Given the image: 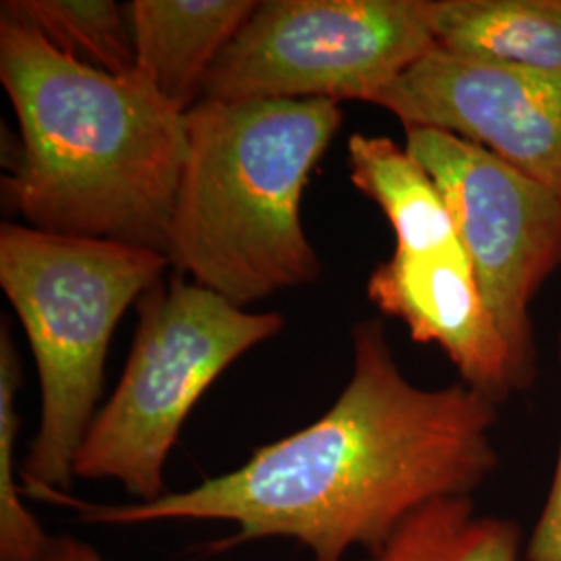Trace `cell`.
Wrapping results in <instances>:
<instances>
[{
    "label": "cell",
    "instance_id": "1",
    "mask_svg": "<svg viewBox=\"0 0 561 561\" xmlns=\"http://www.w3.org/2000/svg\"><path fill=\"white\" fill-rule=\"evenodd\" d=\"M497 403L463 382L424 389L408 381L381 324L354 327V368L319 421L262 445L238 470L150 503L101 505L48 491L94 526L225 522L221 553L289 539L312 561L377 553L403 522L439 500L472 497L497 468Z\"/></svg>",
    "mask_w": 561,
    "mask_h": 561
},
{
    "label": "cell",
    "instance_id": "2",
    "mask_svg": "<svg viewBox=\"0 0 561 561\" xmlns=\"http://www.w3.org/2000/svg\"><path fill=\"white\" fill-rule=\"evenodd\" d=\"M0 81L21 134L2 196L27 227L167 256L187 154L185 113L138 71L88 67L7 15Z\"/></svg>",
    "mask_w": 561,
    "mask_h": 561
},
{
    "label": "cell",
    "instance_id": "3",
    "mask_svg": "<svg viewBox=\"0 0 561 561\" xmlns=\"http://www.w3.org/2000/svg\"><path fill=\"white\" fill-rule=\"evenodd\" d=\"M185 123L171 264L240 308L319 279L301 194L340 131V102L201 101Z\"/></svg>",
    "mask_w": 561,
    "mask_h": 561
},
{
    "label": "cell",
    "instance_id": "4",
    "mask_svg": "<svg viewBox=\"0 0 561 561\" xmlns=\"http://www.w3.org/2000/svg\"><path fill=\"white\" fill-rule=\"evenodd\" d=\"M169 264L140 245L0 227V285L27 333L41 382V422L21 466L25 497L69 493L76 456L99 414L113 333Z\"/></svg>",
    "mask_w": 561,
    "mask_h": 561
},
{
    "label": "cell",
    "instance_id": "5",
    "mask_svg": "<svg viewBox=\"0 0 561 561\" xmlns=\"http://www.w3.org/2000/svg\"><path fill=\"white\" fill-rule=\"evenodd\" d=\"M119 382L73 463L81 481H117L136 500L167 495L164 466L208 387L283 329L277 312H248L183 275L150 287Z\"/></svg>",
    "mask_w": 561,
    "mask_h": 561
},
{
    "label": "cell",
    "instance_id": "6",
    "mask_svg": "<svg viewBox=\"0 0 561 561\" xmlns=\"http://www.w3.org/2000/svg\"><path fill=\"white\" fill-rule=\"evenodd\" d=\"M437 50L424 0H266L225 46L202 101H362Z\"/></svg>",
    "mask_w": 561,
    "mask_h": 561
},
{
    "label": "cell",
    "instance_id": "7",
    "mask_svg": "<svg viewBox=\"0 0 561 561\" xmlns=\"http://www.w3.org/2000/svg\"><path fill=\"white\" fill-rule=\"evenodd\" d=\"M405 148L442 190L484 304L530 385V304L561 266L560 194L449 131L405 127Z\"/></svg>",
    "mask_w": 561,
    "mask_h": 561
},
{
    "label": "cell",
    "instance_id": "8",
    "mask_svg": "<svg viewBox=\"0 0 561 561\" xmlns=\"http://www.w3.org/2000/svg\"><path fill=\"white\" fill-rule=\"evenodd\" d=\"M486 148L561 196V73L433 50L370 102Z\"/></svg>",
    "mask_w": 561,
    "mask_h": 561
},
{
    "label": "cell",
    "instance_id": "9",
    "mask_svg": "<svg viewBox=\"0 0 561 561\" xmlns=\"http://www.w3.org/2000/svg\"><path fill=\"white\" fill-rule=\"evenodd\" d=\"M368 298L408 327L416 343H435L461 382L497 405L528 387L493 321L466 252L396 250L368 279Z\"/></svg>",
    "mask_w": 561,
    "mask_h": 561
},
{
    "label": "cell",
    "instance_id": "10",
    "mask_svg": "<svg viewBox=\"0 0 561 561\" xmlns=\"http://www.w3.org/2000/svg\"><path fill=\"white\" fill-rule=\"evenodd\" d=\"M254 0H134L127 4L136 71L164 101L187 113L225 46L254 13Z\"/></svg>",
    "mask_w": 561,
    "mask_h": 561
},
{
    "label": "cell",
    "instance_id": "11",
    "mask_svg": "<svg viewBox=\"0 0 561 561\" xmlns=\"http://www.w3.org/2000/svg\"><path fill=\"white\" fill-rule=\"evenodd\" d=\"M443 53L561 73V0H424Z\"/></svg>",
    "mask_w": 561,
    "mask_h": 561
},
{
    "label": "cell",
    "instance_id": "12",
    "mask_svg": "<svg viewBox=\"0 0 561 561\" xmlns=\"http://www.w3.org/2000/svg\"><path fill=\"white\" fill-rule=\"evenodd\" d=\"M350 178L375 202L408 254L466 252L442 190L408 148L385 136L354 134L347 141Z\"/></svg>",
    "mask_w": 561,
    "mask_h": 561
},
{
    "label": "cell",
    "instance_id": "13",
    "mask_svg": "<svg viewBox=\"0 0 561 561\" xmlns=\"http://www.w3.org/2000/svg\"><path fill=\"white\" fill-rule=\"evenodd\" d=\"M368 561H520L518 524L481 514L472 497L433 502Z\"/></svg>",
    "mask_w": 561,
    "mask_h": 561
},
{
    "label": "cell",
    "instance_id": "14",
    "mask_svg": "<svg viewBox=\"0 0 561 561\" xmlns=\"http://www.w3.org/2000/svg\"><path fill=\"white\" fill-rule=\"evenodd\" d=\"M0 15L38 30L62 55L113 76L136 71L127 4L113 0H4Z\"/></svg>",
    "mask_w": 561,
    "mask_h": 561
},
{
    "label": "cell",
    "instance_id": "15",
    "mask_svg": "<svg viewBox=\"0 0 561 561\" xmlns=\"http://www.w3.org/2000/svg\"><path fill=\"white\" fill-rule=\"evenodd\" d=\"M21 366L7 322L0 327V561H36L50 541L38 518L27 510L18 484L15 442L20 431L18 389Z\"/></svg>",
    "mask_w": 561,
    "mask_h": 561
},
{
    "label": "cell",
    "instance_id": "16",
    "mask_svg": "<svg viewBox=\"0 0 561 561\" xmlns=\"http://www.w3.org/2000/svg\"><path fill=\"white\" fill-rule=\"evenodd\" d=\"M524 560L561 561V437L551 489L526 545Z\"/></svg>",
    "mask_w": 561,
    "mask_h": 561
},
{
    "label": "cell",
    "instance_id": "17",
    "mask_svg": "<svg viewBox=\"0 0 561 561\" xmlns=\"http://www.w3.org/2000/svg\"><path fill=\"white\" fill-rule=\"evenodd\" d=\"M36 561H106L96 547L71 535L50 537Z\"/></svg>",
    "mask_w": 561,
    "mask_h": 561
}]
</instances>
